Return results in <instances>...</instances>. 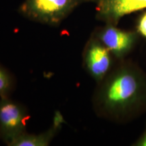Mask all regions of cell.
Segmentation results:
<instances>
[{
  "label": "cell",
  "mask_w": 146,
  "mask_h": 146,
  "mask_svg": "<svg viewBox=\"0 0 146 146\" xmlns=\"http://www.w3.org/2000/svg\"><path fill=\"white\" fill-rule=\"evenodd\" d=\"M120 61L98 83L93 106L100 117L123 123L146 110V74L134 63Z\"/></svg>",
  "instance_id": "6da1fadb"
},
{
  "label": "cell",
  "mask_w": 146,
  "mask_h": 146,
  "mask_svg": "<svg viewBox=\"0 0 146 146\" xmlns=\"http://www.w3.org/2000/svg\"><path fill=\"white\" fill-rule=\"evenodd\" d=\"M97 18L106 24L117 25L123 16L146 8V0H94Z\"/></svg>",
  "instance_id": "8992f818"
},
{
  "label": "cell",
  "mask_w": 146,
  "mask_h": 146,
  "mask_svg": "<svg viewBox=\"0 0 146 146\" xmlns=\"http://www.w3.org/2000/svg\"><path fill=\"white\" fill-rule=\"evenodd\" d=\"M95 36L110 52L114 58L123 60L130 53L138 40L137 32L118 29L116 25L106 24L96 30Z\"/></svg>",
  "instance_id": "5b68a950"
},
{
  "label": "cell",
  "mask_w": 146,
  "mask_h": 146,
  "mask_svg": "<svg viewBox=\"0 0 146 146\" xmlns=\"http://www.w3.org/2000/svg\"><path fill=\"white\" fill-rule=\"evenodd\" d=\"M14 85L13 75L0 64V98L9 97L14 90Z\"/></svg>",
  "instance_id": "ba28073f"
},
{
  "label": "cell",
  "mask_w": 146,
  "mask_h": 146,
  "mask_svg": "<svg viewBox=\"0 0 146 146\" xmlns=\"http://www.w3.org/2000/svg\"><path fill=\"white\" fill-rule=\"evenodd\" d=\"M64 123L63 115L57 111L53 124L47 131L40 134H29L27 132L18 137L11 146H47L50 144Z\"/></svg>",
  "instance_id": "52a82bcc"
},
{
  "label": "cell",
  "mask_w": 146,
  "mask_h": 146,
  "mask_svg": "<svg viewBox=\"0 0 146 146\" xmlns=\"http://www.w3.org/2000/svg\"><path fill=\"white\" fill-rule=\"evenodd\" d=\"M114 56L94 34L91 35L83 53L85 70L97 82L100 83L113 68Z\"/></svg>",
  "instance_id": "277c9868"
},
{
  "label": "cell",
  "mask_w": 146,
  "mask_h": 146,
  "mask_svg": "<svg viewBox=\"0 0 146 146\" xmlns=\"http://www.w3.org/2000/svg\"><path fill=\"white\" fill-rule=\"evenodd\" d=\"M134 145L136 146H146V127L145 131L139 139L135 143Z\"/></svg>",
  "instance_id": "30bf717a"
},
{
  "label": "cell",
  "mask_w": 146,
  "mask_h": 146,
  "mask_svg": "<svg viewBox=\"0 0 146 146\" xmlns=\"http://www.w3.org/2000/svg\"><path fill=\"white\" fill-rule=\"evenodd\" d=\"M30 117L23 105L9 97L0 98V138L9 146L26 132Z\"/></svg>",
  "instance_id": "3957f363"
},
{
  "label": "cell",
  "mask_w": 146,
  "mask_h": 146,
  "mask_svg": "<svg viewBox=\"0 0 146 146\" xmlns=\"http://www.w3.org/2000/svg\"><path fill=\"white\" fill-rule=\"evenodd\" d=\"M137 33L140 35L146 38V13L140 18L137 25Z\"/></svg>",
  "instance_id": "9c48e42d"
},
{
  "label": "cell",
  "mask_w": 146,
  "mask_h": 146,
  "mask_svg": "<svg viewBox=\"0 0 146 146\" xmlns=\"http://www.w3.org/2000/svg\"><path fill=\"white\" fill-rule=\"evenodd\" d=\"M91 1L94 0H25L19 12L31 21L57 27L78 5Z\"/></svg>",
  "instance_id": "7a4b0ae2"
}]
</instances>
